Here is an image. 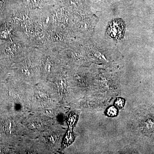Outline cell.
Here are the masks:
<instances>
[{
    "mask_svg": "<svg viewBox=\"0 0 154 154\" xmlns=\"http://www.w3.org/2000/svg\"><path fill=\"white\" fill-rule=\"evenodd\" d=\"M109 28V34L114 38H118L123 33L124 30V26L122 25V23L119 21H115L112 22V25Z\"/></svg>",
    "mask_w": 154,
    "mask_h": 154,
    "instance_id": "cell-1",
    "label": "cell"
},
{
    "mask_svg": "<svg viewBox=\"0 0 154 154\" xmlns=\"http://www.w3.org/2000/svg\"><path fill=\"white\" fill-rule=\"evenodd\" d=\"M16 122L12 119H8L4 122L3 128L8 134H13L16 131Z\"/></svg>",
    "mask_w": 154,
    "mask_h": 154,
    "instance_id": "cell-2",
    "label": "cell"
},
{
    "mask_svg": "<svg viewBox=\"0 0 154 154\" xmlns=\"http://www.w3.org/2000/svg\"><path fill=\"white\" fill-rule=\"evenodd\" d=\"M7 25L2 27L0 30V39L4 40H10L12 36V28L7 24Z\"/></svg>",
    "mask_w": 154,
    "mask_h": 154,
    "instance_id": "cell-3",
    "label": "cell"
},
{
    "mask_svg": "<svg viewBox=\"0 0 154 154\" xmlns=\"http://www.w3.org/2000/svg\"><path fill=\"white\" fill-rule=\"evenodd\" d=\"M118 113L117 109L114 106H111L107 110V115L110 116H114L117 115Z\"/></svg>",
    "mask_w": 154,
    "mask_h": 154,
    "instance_id": "cell-4",
    "label": "cell"
},
{
    "mask_svg": "<svg viewBox=\"0 0 154 154\" xmlns=\"http://www.w3.org/2000/svg\"><path fill=\"white\" fill-rule=\"evenodd\" d=\"M115 105L117 108H122L124 106V100L123 99H121V98L117 99L116 101Z\"/></svg>",
    "mask_w": 154,
    "mask_h": 154,
    "instance_id": "cell-5",
    "label": "cell"
},
{
    "mask_svg": "<svg viewBox=\"0 0 154 154\" xmlns=\"http://www.w3.org/2000/svg\"><path fill=\"white\" fill-rule=\"evenodd\" d=\"M5 8V2L4 0H0V17L2 15Z\"/></svg>",
    "mask_w": 154,
    "mask_h": 154,
    "instance_id": "cell-6",
    "label": "cell"
},
{
    "mask_svg": "<svg viewBox=\"0 0 154 154\" xmlns=\"http://www.w3.org/2000/svg\"><path fill=\"white\" fill-rule=\"evenodd\" d=\"M28 2L33 5H36L38 2V0H27Z\"/></svg>",
    "mask_w": 154,
    "mask_h": 154,
    "instance_id": "cell-7",
    "label": "cell"
},
{
    "mask_svg": "<svg viewBox=\"0 0 154 154\" xmlns=\"http://www.w3.org/2000/svg\"><path fill=\"white\" fill-rule=\"evenodd\" d=\"M0 72H1V68H0Z\"/></svg>",
    "mask_w": 154,
    "mask_h": 154,
    "instance_id": "cell-8",
    "label": "cell"
}]
</instances>
